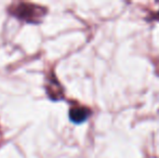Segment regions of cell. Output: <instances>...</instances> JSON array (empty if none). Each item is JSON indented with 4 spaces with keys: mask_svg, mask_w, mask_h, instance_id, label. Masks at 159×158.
I'll return each instance as SVG.
<instances>
[{
    "mask_svg": "<svg viewBox=\"0 0 159 158\" xmlns=\"http://www.w3.org/2000/svg\"><path fill=\"white\" fill-rule=\"evenodd\" d=\"M10 11L12 14L17 16V19L24 20V21L30 22V23L38 22L46 13V10H43V8L30 3H17L16 7L11 8Z\"/></svg>",
    "mask_w": 159,
    "mask_h": 158,
    "instance_id": "1",
    "label": "cell"
},
{
    "mask_svg": "<svg viewBox=\"0 0 159 158\" xmlns=\"http://www.w3.org/2000/svg\"><path fill=\"white\" fill-rule=\"evenodd\" d=\"M88 110L84 107H74L70 111V118L75 122H81L88 117Z\"/></svg>",
    "mask_w": 159,
    "mask_h": 158,
    "instance_id": "2",
    "label": "cell"
}]
</instances>
